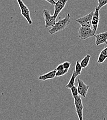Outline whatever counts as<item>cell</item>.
I'll return each instance as SVG.
<instances>
[{"label": "cell", "instance_id": "12", "mask_svg": "<svg viewBox=\"0 0 107 120\" xmlns=\"http://www.w3.org/2000/svg\"><path fill=\"white\" fill-rule=\"evenodd\" d=\"M107 59V46H106L101 52L99 55L97 63L101 64L103 63Z\"/></svg>", "mask_w": 107, "mask_h": 120}, {"label": "cell", "instance_id": "4", "mask_svg": "<svg viewBox=\"0 0 107 120\" xmlns=\"http://www.w3.org/2000/svg\"><path fill=\"white\" fill-rule=\"evenodd\" d=\"M74 103L76 109V112L78 116V119L79 120H83V109L84 106L83 104L82 100L81 99V97L78 95L74 98Z\"/></svg>", "mask_w": 107, "mask_h": 120}, {"label": "cell", "instance_id": "11", "mask_svg": "<svg viewBox=\"0 0 107 120\" xmlns=\"http://www.w3.org/2000/svg\"><path fill=\"white\" fill-rule=\"evenodd\" d=\"M56 70L55 69L52 70L43 75H40L38 77V79L41 81H45L48 79H53L56 77Z\"/></svg>", "mask_w": 107, "mask_h": 120}, {"label": "cell", "instance_id": "3", "mask_svg": "<svg viewBox=\"0 0 107 120\" xmlns=\"http://www.w3.org/2000/svg\"><path fill=\"white\" fill-rule=\"evenodd\" d=\"M17 1L20 8L21 15L26 19L30 25H32V21L31 19L30 12L28 8L24 3L22 0H17Z\"/></svg>", "mask_w": 107, "mask_h": 120}, {"label": "cell", "instance_id": "20", "mask_svg": "<svg viewBox=\"0 0 107 120\" xmlns=\"http://www.w3.org/2000/svg\"><path fill=\"white\" fill-rule=\"evenodd\" d=\"M65 69V68H64L63 64L61 63V64H60L59 65H58V66L57 67V68H55V70L57 71V70H62V69Z\"/></svg>", "mask_w": 107, "mask_h": 120}, {"label": "cell", "instance_id": "7", "mask_svg": "<svg viewBox=\"0 0 107 120\" xmlns=\"http://www.w3.org/2000/svg\"><path fill=\"white\" fill-rule=\"evenodd\" d=\"M77 91L79 95L83 98H85L87 95L89 86L86 85L82 80L78 79H77Z\"/></svg>", "mask_w": 107, "mask_h": 120}, {"label": "cell", "instance_id": "8", "mask_svg": "<svg viewBox=\"0 0 107 120\" xmlns=\"http://www.w3.org/2000/svg\"><path fill=\"white\" fill-rule=\"evenodd\" d=\"M100 9L97 6L96 7L92 18V29L95 32H96L98 27L100 20Z\"/></svg>", "mask_w": 107, "mask_h": 120}, {"label": "cell", "instance_id": "21", "mask_svg": "<svg viewBox=\"0 0 107 120\" xmlns=\"http://www.w3.org/2000/svg\"><path fill=\"white\" fill-rule=\"evenodd\" d=\"M46 0V1L48 2L49 3H50L52 5H54L56 3V1L55 0Z\"/></svg>", "mask_w": 107, "mask_h": 120}, {"label": "cell", "instance_id": "15", "mask_svg": "<svg viewBox=\"0 0 107 120\" xmlns=\"http://www.w3.org/2000/svg\"><path fill=\"white\" fill-rule=\"evenodd\" d=\"M83 68L81 66L80 61L78 60H77L75 64V71L77 73V74L78 75H80L82 73V69Z\"/></svg>", "mask_w": 107, "mask_h": 120}, {"label": "cell", "instance_id": "17", "mask_svg": "<svg viewBox=\"0 0 107 120\" xmlns=\"http://www.w3.org/2000/svg\"><path fill=\"white\" fill-rule=\"evenodd\" d=\"M71 91V93H72V95L73 97L74 98V97H76L77 96H78V92L77 91V87H76L75 86H73L72 88H71L70 89Z\"/></svg>", "mask_w": 107, "mask_h": 120}, {"label": "cell", "instance_id": "9", "mask_svg": "<svg viewBox=\"0 0 107 120\" xmlns=\"http://www.w3.org/2000/svg\"><path fill=\"white\" fill-rule=\"evenodd\" d=\"M68 0H58L54 5L55 11L53 15L56 19H57L59 14L65 7Z\"/></svg>", "mask_w": 107, "mask_h": 120}, {"label": "cell", "instance_id": "10", "mask_svg": "<svg viewBox=\"0 0 107 120\" xmlns=\"http://www.w3.org/2000/svg\"><path fill=\"white\" fill-rule=\"evenodd\" d=\"M96 38L95 44L97 46L104 44L107 45V31L95 35Z\"/></svg>", "mask_w": 107, "mask_h": 120}, {"label": "cell", "instance_id": "2", "mask_svg": "<svg viewBox=\"0 0 107 120\" xmlns=\"http://www.w3.org/2000/svg\"><path fill=\"white\" fill-rule=\"evenodd\" d=\"M96 33L92 27L81 26L78 30V37L81 40H85L94 36Z\"/></svg>", "mask_w": 107, "mask_h": 120}, {"label": "cell", "instance_id": "18", "mask_svg": "<svg viewBox=\"0 0 107 120\" xmlns=\"http://www.w3.org/2000/svg\"><path fill=\"white\" fill-rule=\"evenodd\" d=\"M98 5L97 7L100 9L107 5V0H98Z\"/></svg>", "mask_w": 107, "mask_h": 120}, {"label": "cell", "instance_id": "13", "mask_svg": "<svg viewBox=\"0 0 107 120\" xmlns=\"http://www.w3.org/2000/svg\"><path fill=\"white\" fill-rule=\"evenodd\" d=\"M78 75L77 74L75 70H74L73 72V74L71 76V77L68 83V84L66 86V87L68 89H70L72 88L73 86H75V80L76 79Z\"/></svg>", "mask_w": 107, "mask_h": 120}, {"label": "cell", "instance_id": "6", "mask_svg": "<svg viewBox=\"0 0 107 120\" xmlns=\"http://www.w3.org/2000/svg\"><path fill=\"white\" fill-rule=\"evenodd\" d=\"M43 15L45 21V28L53 27L56 23V19L53 15H51L50 12L47 9H44Z\"/></svg>", "mask_w": 107, "mask_h": 120}, {"label": "cell", "instance_id": "19", "mask_svg": "<svg viewBox=\"0 0 107 120\" xmlns=\"http://www.w3.org/2000/svg\"><path fill=\"white\" fill-rule=\"evenodd\" d=\"M63 67H64V68L65 69H69L70 66H71V63L70 62H69V61H65L63 63Z\"/></svg>", "mask_w": 107, "mask_h": 120}, {"label": "cell", "instance_id": "14", "mask_svg": "<svg viewBox=\"0 0 107 120\" xmlns=\"http://www.w3.org/2000/svg\"><path fill=\"white\" fill-rule=\"evenodd\" d=\"M91 59V55H87L80 62V64L83 68H85L89 65Z\"/></svg>", "mask_w": 107, "mask_h": 120}, {"label": "cell", "instance_id": "5", "mask_svg": "<svg viewBox=\"0 0 107 120\" xmlns=\"http://www.w3.org/2000/svg\"><path fill=\"white\" fill-rule=\"evenodd\" d=\"M93 13L94 12L92 11L90 13L85 16L77 19L76 20V21L81 26L90 27L92 28V18Z\"/></svg>", "mask_w": 107, "mask_h": 120}, {"label": "cell", "instance_id": "16", "mask_svg": "<svg viewBox=\"0 0 107 120\" xmlns=\"http://www.w3.org/2000/svg\"><path fill=\"white\" fill-rule=\"evenodd\" d=\"M68 72V69H64L62 70H57L56 72V77H61L62 76L65 75Z\"/></svg>", "mask_w": 107, "mask_h": 120}, {"label": "cell", "instance_id": "1", "mask_svg": "<svg viewBox=\"0 0 107 120\" xmlns=\"http://www.w3.org/2000/svg\"><path fill=\"white\" fill-rule=\"evenodd\" d=\"M70 19L71 15L68 13L64 18L60 19L55 23V25L49 30L48 33L51 35H53L65 29L70 24L71 22Z\"/></svg>", "mask_w": 107, "mask_h": 120}]
</instances>
